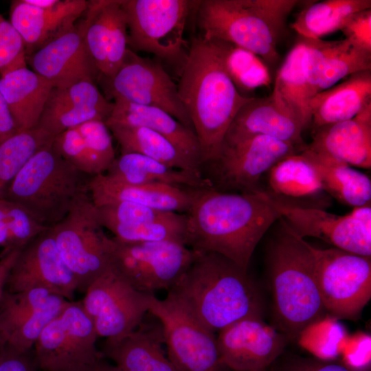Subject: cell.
Returning <instances> with one entry per match:
<instances>
[{
    "label": "cell",
    "mask_w": 371,
    "mask_h": 371,
    "mask_svg": "<svg viewBox=\"0 0 371 371\" xmlns=\"http://www.w3.org/2000/svg\"><path fill=\"white\" fill-rule=\"evenodd\" d=\"M186 214V246L221 254L245 270L258 243L282 217L278 205L262 190L227 192L214 185L194 190Z\"/></svg>",
    "instance_id": "1"
},
{
    "label": "cell",
    "mask_w": 371,
    "mask_h": 371,
    "mask_svg": "<svg viewBox=\"0 0 371 371\" xmlns=\"http://www.w3.org/2000/svg\"><path fill=\"white\" fill-rule=\"evenodd\" d=\"M194 252L166 301L214 333L244 317L262 315V299L247 270L217 253Z\"/></svg>",
    "instance_id": "2"
},
{
    "label": "cell",
    "mask_w": 371,
    "mask_h": 371,
    "mask_svg": "<svg viewBox=\"0 0 371 371\" xmlns=\"http://www.w3.org/2000/svg\"><path fill=\"white\" fill-rule=\"evenodd\" d=\"M179 75V94L198 138L202 164L212 163L236 115L252 97L237 90L215 42L201 36L192 39Z\"/></svg>",
    "instance_id": "3"
},
{
    "label": "cell",
    "mask_w": 371,
    "mask_h": 371,
    "mask_svg": "<svg viewBox=\"0 0 371 371\" xmlns=\"http://www.w3.org/2000/svg\"><path fill=\"white\" fill-rule=\"evenodd\" d=\"M267 249L274 326L291 340L326 312L318 289L312 245L281 217Z\"/></svg>",
    "instance_id": "4"
},
{
    "label": "cell",
    "mask_w": 371,
    "mask_h": 371,
    "mask_svg": "<svg viewBox=\"0 0 371 371\" xmlns=\"http://www.w3.org/2000/svg\"><path fill=\"white\" fill-rule=\"evenodd\" d=\"M298 0H202L196 6L202 37L244 48L267 65L280 60L278 45Z\"/></svg>",
    "instance_id": "5"
},
{
    "label": "cell",
    "mask_w": 371,
    "mask_h": 371,
    "mask_svg": "<svg viewBox=\"0 0 371 371\" xmlns=\"http://www.w3.org/2000/svg\"><path fill=\"white\" fill-rule=\"evenodd\" d=\"M52 142L26 162L3 197L23 206L49 228L67 216L78 198L87 191L88 182L83 179L85 174L55 150Z\"/></svg>",
    "instance_id": "6"
},
{
    "label": "cell",
    "mask_w": 371,
    "mask_h": 371,
    "mask_svg": "<svg viewBox=\"0 0 371 371\" xmlns=\"http://www.w3.org/2000/svg\"><path fill=\"white\" fill-rule=\"evenodd\" d=\"M199 1L122 0L128 48L150 53L182 68L189 47L183 38L188 16Z\"/></svg>",
    "instance_id": "7"
},
{
    "label": "cell",
    "mask_w": 371,
    "mask_h": 371,
    "mask_svg": "<svg viewBox=\"0 0 371 371\" xmlns=\"http://www.w3.org/2000/svg\"><path fill=\"white\" fill-rule=\"evenodd\" d=\"M50 228L63 260L76 279L78 291L85 292L111 268L113 243L103 230L88 190L67 216Z\"/></svg>",
    "instance_id": "8"
},
{
    "label": "cell",
    "mask_w": 371,
    "mask_h": 371,
    "mask_svg": "<svg viewBox=\"0 0 371 371\" xmlns=\"http://www.w3.org/2000/svg\"><path fill=\"white\" fill-rule=\"evenodd\" d=\"M316 281L325 310L355 320L371 298V256L312 247Z\"/></svg>",
    "instance_id": "9"
},
{
    "label": "cell",
    "mask_w": 371,
    "mask_h": 371,
    "mask_svg": "<svg viewBox=\"0 0 371 371\" xmlns=\"http://www.w3.org/2000/svg\"><path fill=\"white\" fill-rule=\"evenodd\" d=\"M194 252L177 242L121 243L113 238L111 267L135 289L168 291L191 265Z\"/></svg>",
    "instance_id": "10"
},
{
    "label": "cell",
    "mask_w": 371,
    "mask_h": 371,
    "mask_svg": "<svg viewBox=\"0 0 371 371\" xmlns=\"http://www.w3.org/2000/svg\"><path fill=\"white\" fill-rule=\"evenodd\" d=\"M98 338L82 302L70 301L34 344V362L43 371H78L102 359Z\"/></svg>",
    "instance_id": "11"
},
{
    "label": "cell",
    "mask_w": 371,
    "mask_h": 371,
    "mask_svg": "<svg viewBox=\"0 0 371 371\" xmlns=\"http://www.w3.org/2000/svg\"><path fill=\"white\" fill-rule=\"evenodd\" d=\"M99 81L109 100L120 98L159 108L193 129L177 85L159 61L143 58L128 49L118 69L111 77Z\"/></svg>",
    "instance_id": "12"
},
{
    "label": "cell",
    "mask_w": 371,
    "mask_h": 371,
    "mask_svg": "<svg viewBox=\"0 0 371 371\" xmlns=\"http://www.w3.org/2000/svg\"><path fill=\"white\" fill-rule=\"evenodd\" d=\"M81 301L98 337L119 340L134 331L150 308L154 293L139 291L111 267L85 291Z\"/></svg>",
    "instance_id": "13"
},
{
    "label": "cell",
    "mask_w": 371,
    "mask_h": 371,
    "mask_svg": "<svg viewBox=\"0 0 371 371\" xmlns=\"http://www.w3.org/2000/svg\"><path fill=\"white\" fill-rule=\"evenodd\" d=\"M148 313L161 324L167 356L179 371H228L215 333L165 300L153 299Z\"/></svg>",
    "instance_id": "14"
},
{
    "label": "cell",
    "mask_w": 371,
    "mask_h": 371,
    "mask_svg": "<svg viewBox=\"0 0 371 371\" xmlns=\"http://www.w3.org/2000/svg\"><path fill=\"white\" fill-rule=\"evenodd\" d=\"M306 147L265 135H254L223 144L212 164L222 188L240 193L256 192L262 191L261 179L275 164L302 152Z\"/></svg>",
    "instance_id": "15"
},
{
    "label": "cell",
    "mask_w": 371,
    "mask_h": 371,
    "mask_svg": "<svg viewBox=\"0 0 371 371\" xmlns=\"http://www.w3.org/2000/svg\"><path fill=\"white\" fill-rule=\"evenodd\" d=\"M278 206L282 217L301 238H317L335 248L371 256L370 204L355 207L345 215L323 209Z\"/></svg>",
    "instance_id": "16"
},
{
    "label": "cell",
    "mask_w": 371,
    "mask_h": 371,
    "mask_svg": "<svg viewBox=\"0 0 371 371\" xmlns=\"http://www.w3.org/2000/svg\"><path fill=\"white\" fill-rule=\"evenodd\" d=\"M43 289L73 301L78 290L74 276L63 260L51 228L30 241L19 253L9 273L5 291Z\"/></svg>",
    "instance_id": "17"
},
{
    "label": "cell",
    "mask_w": 371,
    "mask_h": 371,
    "mask_svg": "<svg viewBox=\"0 0 371 371\" xmlns=\"http://www.w3.org/2000/svg\"><path fill=\"white\" fill-rule=\"evenodd\" d=\"M218 333L221 357L233 371L268 369L280 357L290 340L274 326L267 323L262 315L244 317Z\"/></svg>",
    "instance_id": "18"
},
{
    "label": "cell",
    "mask_w": 371,
    "mask_h": 371,
    "mask_svg": "<svg viewBox=\"0 0 371 371\" xmlns=\"http://www.w3.org/2000/svg\"><path fill=\"white\" fill-rule=\"evenodd\" d=\"M83 16V15H82ZM32 70L55 88L81 81L95 82L99 74L87 50L82 16L75 25L26 58Z\"/></svg>",
    "instance_id": "19"
},
{
    "label": "cell",
    "mask_w": 371,
    "mask_h": 371,
    "mask_svg": "<svg viewBox=\"0 0 371 371\" xmlns=\"http://www.w3.org/2000/svg\"><path fill=\"white\" fill-rule=\"evenodd\" d=\"M87 50L98 80L111 77L128 50V26L122 0H91L82 16Z\"/></svg>",
    "instance_id": "20"
},
{
    "label": "cell",
    "mask_w": 371,
    "mask_h": 371,
    "mask_svg": "<svg viewBox=\"0 0 371 371\" xmlns=\"http://www.w3.org/2000/svg\"><path fill=\"white\" fill-rule=\"evenodd\" d=\"M300 119L273 92L265 98L252 97L238 111L225 135L223 144L265 135L305 147Z\"/></svg>",
    "instance_id": "21"
},
{
    "label": "cell",
    "mask_w": 371,
    "mask_h": 371,
    "mask_svg": "<svg viewBox=\"0 0 371 371\" xmlns=\"http://www.w3.org/2000/svg\"><path fill=\"white\" fill-rule=\"evenodd\" d=\"M262 189L275 203L283 207L326 210L331 197L324 190L310 159L301 152L275 164L265 175Z\"/></svg>",
    "instance_id": "22"
},
{
    "label": "cell",
    "mask_w": 371,
    "mask_h": 371,
    "mask_svg": "<svg viewBox=\"0 0 371 371\" xmlns=\"http://www.w3.org/2000/svg\"><path fill=\"white\" fill-rule=\"evenodd\" d=\"M113 102L100 91L95 83L81 81L50 92L36 128L55 137L67 129L91 120H105Z\"/></svg>",
    "instance_id": "23"
},
{
    "label": "cell",
    "mask_w": 371,
    "mask_h": 371,
    "mask_svg": "<svg viewBox=\"0 0 371 371\" xmlns=\"http://www.w3.org/2000/svg\"><path fill=\"white\" fill-rule=\"evenodd\" d=\"M89 1L60 0L41 9L23 0L11 1L10 23L23 40L26 58L71 28L87 9Z\"/></svg>",
    "instance_id": "24"
},
{
    "label": "cell",
    "mask_w": 371,
    "mask_h": 371,
    "mask_svg": "<svg viewBox=\"0 0 371 371\" xmlns=\"http://www.w3.org/2000/svg\"><path fill=\"white\" fill-rule=\"evenodd\" d=\"M310 149L350 166L371 168V104L352 119L311 133Z\"/></svg>",
    "instance_id": "25"
},
{
    "label": "cell",
    "mask_w": 371,
    "mask_h": 371,
    "mask_svg": "<svg viewBox=\"0 0 371 371\" xmlns=\"http://www.w3.org/2000/svg\"><path fill=\"white\" fill-rule=\"evenodd\" d=\"M87 190L96 207L125 201L163 211L186 213L194 189L188 190L166 184L130 185L115 181L104 173L93 176L87 182Z\"/></svg>",
    "instance_id": "26"
},
{
    "label": "cell",
    "mask_w": 371,
    "mask_h": 371,
    "mask_svg": "<svg viewBox=\"0 0 371 371\" xmlns=\"http://www.w3.org/2000/svg\"><path fill=\"white\" fill-rule=\"evenodd\" d=\"M52 145L83 174L105 173L115 159L111 131L102 120H91L55 136Z\"/></svg>",
    "instance_id": "27"
},
{
    "label": "cell",
    "mask_w": 371,
    "mask_h": 371,
    "mask_svg": "<svg viewBox=\"0 0 371 371\" xmlns=\"http://www.w3.org/2000/svg\"><path fill=\"white\" fill-rule=\"evenodd\" d=\"M56 295L43 289L4 292L0 301V338L16 345L34 344L49 319L47 305Z\"/></svg>",
    "instance_id": "28"
},
{
    "label": "cell",
    "mask_w": 371,
    "mask_h": 371,
    "mask_svg": "<svg viewBox=\"0 0 371 371\" xmlns=\"http://www.w3.org/2000/svg\"><path fill=\"white\" fill-rule=\"evenodd\" d=\"M164 330L159 321L158 324L142 321L123 338L106 340L104 353L121 371H179L164 352Z\"/></svg>",
    "instance_id": "29"
},
{
    "label": "cell",
    "mask_w": 371,
    "mask_h": 371,
    "mask_svg": "<svg viewBox=\"0 0 371 371\" xmlns=\"http://www.w3.org/2000/svg\"><path fill=\"white\" fill-rule=\"evenodd\" d=\"M104 122L107 126H142L153 130L168 138L194 162L202 164L201 147L194 130L162 109L115 98Z\"/></svg>",
    "instance_id": "30"
},
{
    "label": "cell",
    "mask_w": 371,
    "mask_h": 371,
    "mask_svg": "<svg viewBox=\"0 0 371 371\" xmlns=\"http://www.w3.org/2000/svg\"><path fill=\"white\" fill-rule=\"evenodd\" d=\"M370 104L371 69L351 74L311 100V133L323 126L352 119Z\"/></svg>",
    "instance_id": "31"
},
{
    "label": "cell",
    "mask_w": 371,
    "mask_h": 371,
    "mask_svg": "<svg viewBox=\"0 0 371 371\" xmlns=\"http://www.w3.org/2000/svg\"><path fill=\"white\" fill-rule=\"evenodd\" d=\"M53 84L23 67L0 77V92L18 131L36 128Z\"/></svg>",
    "instance_id": "32"
},
{
    "label": "cell",
    "mask_w": 371,
    "mask_h": 371,
    "mask_svg": "<svg viewBox=\"0 0 371 371\" xmlns=\"http://www.w3.org/2000/svg\"><path fill=\"white\" fill-rule=\"evenodd\" d=\"M111 179L130 185L166 184L203 189L214 186L213 182L194 172L169 167L144 155L121 153L105 173Z\"/></svg>",
    "instance_id": "33"
},
{
    "label": "cell",
    "mask_w": 371,
    "mask_h": 371,
    "mask_svg": "<svg viewBox=\"0 0 371 371\" xmlns=\"http://www.w3.org/2000/svg\"><path fill=\"white\" fill-rule=\"evenodd\" d=\"M314 165L326 192L352 208L370 204L371 181L364 173L307 145L302 151Z\"/></svg>",
    "instance_id": "34"
},
{
    "label": "cell",
    "mask_w": 371,
    "mask_h": 371,
    "mask_svg": "<svg viewBox=\"0 0 371 371\" xmlns=\"http://www.w3.org/2000/svg\"><path fill=\"white\" fill-rule=\"evenodd\" d=\"M108 128L120 144L121 153H138L173 168L201 172L199 165L168 138L153 130L116 125Z\"/></svg>",
    "instance_id": "35"
},
{
    "label": "cell",
    "mask_w": 371,
    "mask_h": 371,
    "mask_svg": "<svg viewBox=\"0 0 371 371\" xmlns=\"http://www.w3.org/2000/svg\"><path fill=\"white\" fill-rule=\"evenodd\" d=\"M304 42L299 36L277 73L273 91L300 119L304 131L310 128L311 124V98L304 72Z\"/></svg>",
    "instance_id": "36"
},
{
    "label": "cell",
    "mask_w": 371,
    "mask_h": 371,
    "mask_svg": "<svg viewBox=\"0 0 371 371\" xmlns=\"http://www.w3.org/2000/svg\"><path fill=\"white\" fill-rule=\"evenodd\" d=\"M371 8L370 0H324L313 1L302 9L290 27L298 36L322 39L341 30L356 12Z\"/></svg>",
    "instance_id": "37"
},
{
    "label": "cell",
    "mask_w": 371,
    "mask_h": 371,
    "mask_svg": "<svg viewBox=\"0 0 371 371\" xmlns=\"http://www.w3.org/2000/svg\"><path fill=\"white\" fill-rule=\"evenodd\" d=\"M54 137L34 128L17 131L0 144V199L26 162Z\"/></svg>",
    "instance_id": "38"
},
{
    "label": "cell",
    "mask_w": 371,
    "mask_h": 371,
    "mask_svg": "<svg viewBox=\"0 0 371 371\" xmlns=\"http://www.w3.org/2000/svg\"><path fill=\"white\" fill-rule=\"evenodd\" d=\"M212 40L218 48L227 74L241 94L270 85L269 67L259 56L232 43Z\"/></svg>",
    "instance_id": "39"
},
{
    "label": "cell",
    "mask_w": 371,
    "mask_h": 371,
    "mask_svg": "<svg viewBox=\"0 0 371 371\" xmlns=\"http://www.w3.org/2000/svg\"><path fill=\"white\" fill-rule=\"evenodd\" d=\"M368 69H371V52L355 46L346 38L330 41L321 67L317 92L332 87L345 77Z\"/></svg>",
    "instance_id": "40"
},
{
    "label": "cell",
    "mask_w": 371,
    "mask_h": 371,
    "mask_svg": "<svg viewBox=\"0 0 371 371\" xmlns=\"http://www.w3.org/2000/svg\"><path fill=\"white\" fill-rule=\"evenodd\" d=\"M109 231L121 243L172 241L186 245V214L171 212L154 221L115 227Z\"/></svg>",
    "instance_id": "41"
},
{
    "label": "cell",
    "mask_w": 371,
    "mask_h": 371,
    "mask_svg": "<svg viewBox=\"0 0 371 371\" xmlns=\"http://www.w3.org/2000/svg\"><path fill=\"white\" fill-rule=\"evenodd\" d=\"M96 207L101 225L109 230L115 227L154 221L171 212L125 201L106 203Z\"/></svg>",
    "instance_id": "42"
},
{
    "label": "cell",
    "mask_w": 371,
    "mask_h": 371,
    "mask_svg": "<svg viewBox=\"0 0 371 371\" xmlns=\"http://www.w3.org/2000/svg\"><path fill=\"white\" fill-rule=\"evenodd\" d=\"M8 230L7 254L21 250L30 241L48 229L38 222L23 206L5 199Z\"/></svg>",
    "instance_id": "43"
},
{
    "label": "cell",
    "mask_w": 371,
    "mask_h": 371,
    "mask_svg": "<svg viewBox=\"0 0 371 371\" xmlns=\"http://www.w3.org/2000/svg\"><path fill=\"white\" fill-rule=\"evenodd\" d=\"M319 329V337L301 333L302 346L310 350L317 359L333 361L340 355L346 337L344 329L335 321L326 317L314 322Z\"/></svg>",
    "instance_id": "44"
},
{
    "label": "cell",
    "mask_w": 371,
    "mask_h": 371,
    "mask_svg": "<svg viewBox=\"0 0 371 371\" xmlns=\"http://www.w3.org/2000/svg\"><path fill=\"white\" fill-rule=\"evenodd\" d=\"M22 38L10 21L0 14V75L27 67Z\"/></svg>",
    "instance_id": "45"
},
{
    "label": "cell",
    "mask_w": 371,
    "mask_h": 371,
    "mask_svg": "<svg viewBox=\"0 0 371 371\" xmlns=\"http://www.w3.org/2000/svg\"><path fill=\"white\" fill-rule=\"evenodd\" d=\"M370 342V336L364 333L346 339L339 355L342 357V363L356 371H368Z\"/></svg>",
    "instance_id": "46"
},
{
    "label": "cell",
    "mask_w": 371,
    "mask_h": 371,
    "mask_svg": "<svg viewBox=\"0 0 371 371\" xmlns=\"http://www.w3.org/2000/svg\"><path fill=\"white\" fill-rule=\"evenodd\" d=\"M341 31L353 45L371 52V8L352 14Z\"/></svg>",
    "instance_id": "47"
},
{
    "label": "cell",
    "mask_w": 371,
    "mask_h": 371,
    "mask_svg": "<svg viewBox=\"0 0 371 371\" xmlns=\"http://www.w3.org/2000/svg\"><path fill=\"white\" fill-rule=\"evenodd\" d=\"M268 370V369H267ZM272 371H356L342 363L295 356L284 360Z\"/></svg>",
    "instance_id": "48"
},
{
    "label": "cell",
    "mask_w": 371,
    "mask_h": 371,
    "mask_svg": "<svg viewBox=\"0 0 371 371\" xmlns=\"http://www.w3.org/2000/svg\"><path fill=\"white\" fill-rule=\"evenodd\" d=\"M28 352H20L4 345L0 350V371H36Z\"/></svg>",
    "instance_id": "49"
},
{
    "label": "cell",
    "mask_w": 371,
    "mask_h": 371,
    "mask_svg": "<svg viewBox=\"0 0 371 371\" xmlns=\"http://www.w3.org/2000/svg\"><path fill=\"white\" fill-rule=\"evenodd\" d=\"M17 131L13 117L0 92V144Z\"/></svg>",
    "instance_id": "50"
},
{
    "label": "cell",
    "mask_w": 371,
    "mask_h": 371,
    "mask_svg": "<svg viewBox=\"0 0 371 371\" xmlns=\"http://www.w3.org/2000/svg\"><path fill=\"white\" fill-rule=\"evenodd\" d=\"M20 251L14 250L0 257V301L5 290L9 273Z\"/></svg>",
    "instance_id": "51"
},
{
    "label": "cell",
    "mask_w": 371,
    "mask_h": 371,
    "mask_svg": "<svg viewBox=\"0 0 371 371\" xmlns=\"http://www.w3.org/2000/svg\"><path fill=\"white\" fill-rule=\"evenodd\" d=\"M8 238L5 199L2 198L0 199V247H3V251L0 254V257L7 254Z\"/></svg>",
    "instance_id": "52"
},
{
    "label": "cell",
    "mask_w": 371,
    "mask_h": 371,
    "mask_svg": "<svg viewBox=\"0 0 371 371\" xmlns=\"http://www.w3.org/2000/svg\"><path fill=\"white\" fill-rule=\"evenodd\" d=\"M78 371H121L116 366L109 364L102 359L87 366Z\"/></svg>",
    "instance_id": "53"
},
{
    "label": "cell",
    "mask_w": 371,
    "mask_h": 371,
    "mask_svg": "<svg viewBox=\"0 0 371 371\" xmlns=\"http://www.w3.org/2000/svg\"><path fill=\"white\" fill-rule=\"evenodd\" d=\"M26 3L41 9H49L58 4L60 0H23Z\"/></svg>",
    "instance_id": "54"
},
{
    "label": "cell",
    "mask_w": 371,
    "mask_h": 371,
    "mask_svg": "<svg viewBox=\"0 0 371 371\" xmlns=\"http://www.w3.org/2000/svg\"><path fill=\"white\" fill-rule=\"evenodd\" d=\"M5 344L2 342L1 338H0V350L1 348L4 346Z\"/></svg>",
    "instance_id": "55"
},
{
    "label": "cell",
    "mask_w": 371,
    "mask_h": 371,
    "mask_svg": "<svg viewBox=\"0 0 371 371\" xmlns=\"http://www.w3.org/2000/svg\"><path fill=\"white\" fill-rule=\"evenodd\" d=\"M261 371H268L267 369V370H261Z\"/></svg>",
    "instance_id": "56"
}]
</instances>
